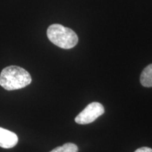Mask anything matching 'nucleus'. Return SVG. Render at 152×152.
Here are the masks:
<instances>
[{
	"label": "nucleus",
	"mask_w": 152,
	"mask_h": 152,
	"mask_svg": "<svg viewBox=\"0 0 152 152\" xmlns=\"http://www.w3.org/2000/svg\"><path fill=\"white\" fill-rule=\"evenodd\" d=\"M32 77L27 71L21 67L11 66L6 67L0 74V85L5 90H19L29 85Z\"/></svg>",
	"instance_id": "obj_1"
},
{
	"label": "nucleus",
	"mask_w": 152,
	"mask_h": 152,
	"mask_svg": "<svg viewBox=\"0 0 152 152\" xmlns=\"http://www.w3.org/2000/svg\"><path fill=\"white\" fill-rule=\"evenodd\" d=\"M47 35L50 42L62 49L73 48L78 42L77 34L71 28L61 24L51 25L47 29Z\"/></svg>",
	"instance_id": "obj_2"
},
{
	"label": "nucleus",
	"mask_w": 152,
	"mask_h": 152,
	"mask_svg": "<svg viewBox=\"0 0 152 152\" xmlns=\"http://www.w3.org/2000/svg\"><path fill=\"white\" fill-rule=\"evenodd\" d=\"M104 108L102 104L99 102H92L88 104L83 111L77 115L75 121L77 124L86 125L91 123L103 115Z\"/></svg>",
	"instance_id": "obj_3"
},
{
	"label": "nucleus",
	"mask_w": 152,
	"mask_h": 152,
	"mask_svg": "<svg viewBox=\"0 0 152 152\" xmlns=\"http://www.w3.org/2000/svg\"><path fill=\"white\" fill-rule=\"evenodd\" d=\"M18 141V136L14 132L0 128V147L4 149H10L15 147Z\"/></svg>",
	"instance_id": "obj_4"
},
{
	"label": "nucleus",
	"mask_w": 152,
	"mask_h": 152,
	"mask_svg": "<svg viewBox=\"0 0 152 152\" xmlns=\"http://www.w3.org/2000/svg\"><path fill=\"white\" fill-rule=\"evenodd\" d=\"M140 83L144 87H152V64L143 70L140 76Z\"/></svg>",
	"instance_id": "obj_5"
},
{
	"label": "nucleus",
	"mask_w": 152,
	"mask_h": 152,
	"mask_svg": "<svg viewBox=\"0 0 152 152\" xmlns=\"http://www.w3.org/2000/svg\"><path fill=\"white\" fill-rule=\"evenodd\" d=\"M78 148L73 143L64 144L61 147H58L50 152H77Z\"/></svg>",
	"instance_id": "obj_6"
},
{
	"label": "nucleus",
	"mask_w": 152,
	"mask_h": 152,
	"mask_svg": "<svg viewBox=\"0 0 152 152\" xmlns=\"http://www.w3.org/2000/svg\"><path fill=\"white\" fill-rule=\"evenodd\" d=\"M134 152H152V149L149 147H141L137 149Z\"/></svg>",
	"instance_id": "obj_7"
}]
</instances>
